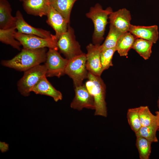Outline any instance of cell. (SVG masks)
Listing matches in <instances>:
<instances>
[{"instance_id": "obj_1", "label": "cell", "mask_w": 159, "mask_h": 159, "mask_svg": "<svg viewBox=\"0 0 159 159\" xmlns=\"http://www.w3.org/2000/svg\"><path fill=\"white\" fill-rule=\"evenodd\" d=\"M47 48L37 49L23 48L12 59L1 61L3 66L19 71H25L45 62Z\"/></svg>"}, {"instance_id": "obj_2", "label": "cell", "mask_w": 159, "mask_h": 159, "mask_svg": "<svg viewBox=\"0 0 159 159\" xmlns=\"http://www.w3.org/2000/svg\"><path fill=\"white\" fill-rule=\"evenodd\" d=\"M88 80L85 83L87 90L93 96L95 106L94 115L107 117V112L105 101L106 87L100 76L88 72Z\"/></svg>"}, {"instance_id": "obj_3", "label": "cell", "mask_w": 159, "mask_h": 159, "mask_svg": "<svg viewBox=\"0 0 159 159\" xmlns=\"http://www.w3.org/2000/svg\"><path fill=\"white\" fill-rule=\"evenodd\" d=\"M113 11L111 7L104 9L99 4L97 3L91 7L89 12L86 14V16L92 20L94 25L92 35L93 44H100L104 39L107 20L109 15Z\"/></svg>"}, {"instance_id": "obj_4", "label": "cell", "mask_w": 159, "mask_h": 159, "mask_svg": "<svg viewBox=\"0 0 159 159\" xmlns=\"http://www.w3.org/2000/svg\"><path fill=\"white\" fill-rule=\"evenodd\" d=\"M57 46L60 52L68 60L84 53L79 43L76 39L74 31L69 24L67 32L58 38Z\"/></svg>"}, {"instance_id": "obj_5", "label": "cell", "mask_w": 159, "mask_h": 159, "mask_svg": "<svg viewBox=\"0 0 159 159\" xmlns=\"http://www.w3.org/2000/svg\"><path fill=\"white\" fill-rule=\"evenodd\" d=\"M24 72L23 77L18 82L17 86L21 94L26 97L29 95L32 88L46 76L47 69L45 64H39Z\"/></svg>"}, {"instance_id": "obj_6", "label": "cell", "mask_w": 159, "mask_h": 159, "mask_svg": "<svg viewBox=\"0 0 159 159\" xmlns=\"http://www.w3.org/2000/svg\"><path fill=\"white\" fill-rule=\"evenodd\" d=\"M14 36L24 48L37 49L48 48L58 50L57 46L58 39L55 35L50 38H45L35 35L24 34L16 31Z\"/></svg>"}, {"instance_id": "obj_7", "label": "cell", "mask_w": 159, "mask_h": 159, "mask_svg": "<svg viewBox=\"0 0 159 159\" xmlns=\"http://www.w3.org/2000/svg\"><path fill=\"white\" fill-rule=\"evenodd\" d=\"M86 60L85 53L68 60L65 74L72 80L74 87L82 85L84 80L87 78L88 71L86 67Z\"/></svg>"}, {"instance_id": "obj_8", "label": "cell", "mask_w": 159, "mask_h": 159, "mask_svg": "<svg viewBox=\"0 0 159 159\" xmlns=\"http://www.w3.org/2000/svg\"><path fill=\"white\" fill-rule=\"evenodd\" d=\"M68 62V59L62 57L58 50L49 48L44 64L47 69V77L56 76L59 78L65 74Z\"/></svg>"}, {"instance_id": "obj_9", "label": "cell", "mask_w": 159, "mask_h": 159, "mask_svg": "<svg viewBox=\"0 0 159 159\" xmlns=\"http://www.w3.org/2000/svg\"><path fill=\"white\" fill-rule=\"evenodd\" d=\"M75 96L70 104V107L80 111L85 108L95 110L93 97L89 93L85 85L74 87Z\"/></svg>"}, {"instance_id": "obj_10", "label": "cell", "mask_w": 159, "mask_h": 159, "mask_svg": "<svg viewBox=\"0 0 159 159\" xmlns=\"http://www.w3.org/2000/svg\"><path fill=\"white\" fill-rule=\"evenodd\" d=\"M100 44L90 43L86 47V67L89 72L100 76L103 71L100 60Z\"/></svg>"}, {"instance_id": "obj_11", "label": "cell", "mask_w": 159, "mask_h": 159, "mask_svg": "<svg viewBox=\"0 0 159 159\" xmlns=\"http://www.w3.org/2000/svg\"><path fill=\"white\" fill-rule=\"evenodd\" d=\"M16 27L17 32L26 34L33 35L42 37L49 38L53 35L49 31L31 26L24 20L21 11L17 10L16 13Z\"/></svg>"}, {"instance_id": "obj_12", "label": "cell", "mask_w": 159, "mask_h": 159, "mask_svg": "<svg viewBox=\"0 0 159 159\" xmlns=\"http://www.w3.org/2000/svg\"><path fill=\"white\" fill-rule=\"evenodd\" d=\"M108 18L110 24L122 32H129L131 25V17L130 11L126 8L113 11L109 15Z\"/></svg>"}, {"instance_id": "obj_13", "label": "cell", "mask_w": 159, "mask_h": 159, "mask_svg": "<svg viewBox=\"0 0 159 159\" xmlns=\"http://www.w3.org/2000/svg\"><path fill=\"white\" fill-rule=\"evenodd\" d=\"M46 22L55 31V35L58 39L68 29V23L63 16L51 6L47 15Z\"/></svg>"}, {"instance_id": "obj_14", "label": "cell", "mask_w": 159, "mask_h": 159, "mask_svg": "<svg viewBox=\"0 0 159 159\" xmlns=\"http://www.w3.org/2000/svg\"><path fill=\"white\" fill-rule=\"evenodd\" d=\"M22 6L27 14L42 17L47 16L51 5L50 0H25Z\"/></svg>"}, {"instance_id": "obj_15", "label": "cell", "mask_w": 159, "mask_h": 159, "mask_svg": "<svg viewBox=\"0 0 159 159\" xmlns=\"http://www.w3.org/2000/svg\"><path fill=\"white\" fill-rule=\"evenodd\" d=\"M129 32L136 38L145 39L153 44L156 43L159 38L158 28L156 25L144 26L131 24Z\"/></svg>"}, {"instance_id": "obj_16", "label": "cell", "mask_w": 159, "mask_h": 159, "mask_svg": "<svg viewBox=\"0 0 159 159\" xmlns=\"http://www.w3.org/2000/svg\"><path fill=\"white\" fill-rule=\"evenodd\" d=\"M31 92L36 94L46 95L52 97L57 102L62 99V95L59 91L56 89L47 80L46 75L42 77L32 88Z\"/></svg>"}, {"instance_id": "obj_17", "label": "cell", "mask_w": 159, "mask_h": 159, "mask_svg": "<svg viewBox=\"0 0 159 159\" xmlns=\"http://www.w3.org/2000/svg\"><path fill=\"white\" fill-rule=\"evenodd\" d=\"M12 9L7 0H0V29L16 27V18L11 14Z\"/></svg>"}, {"instance_id": "obj_18", "label": "cell", "mask_w": 159, "mask_h": 159, "mask_svg": "<svg viewBox=\"0 0 159 159\" xmlns=\"http://www.w3.org/2000/svg\"><path fill=\"white\" fill-rule=\"evenodd\" d=\"M137 38L129 32L123 33L119 38L116 46L117 51L121 56H126L132 48Z\"/></svg>"}, {"instance_id": "obj_19", "label": "cell", "mask_w": 159, "mask_h": 159, "mask_svg": "<svg viewBox=\"0 0 159 159\" xmlns=\"http://www.w3.org/2000/svg\"><path fill=\"white\" fill-rule=\"evenodd\" d=\"M78 0H50V5L60 13L69 24L71 11L75 2Z\"/></svg>"}, {"instance_id": "obj_20", "label": "cell", "mask_w": 159, "mask_h": 159, "mask_svg": "<svg viewBox=\"0 0 159 159\" xmlns=\"http://www.w3.org/2000/svg\"><path fill=\"white\" fill-rule=\"evenodd\" d=\"M153 43L149 41L140 38H136L132 48L134 49L144 59H148L152 53Z\"/></svg>"}, {"instance_id": "obj_21", "label": "cell", "mask_w": 159, "mask_h": 159, "mask_svg": "<svg viewBox=\"0 0 159 159\" xmlns=\"http://www.w3.org/2000/svg\"><path fill=\"white\" fill-rule=\"evenodd\" d=\"M16 30V27L7 29H0V41L19 50L21 45L14 37V33Z\"/></svg>"}, {"instance_id": "obj_22", "label": "cell", "mask_w": 159, "mask_h": 159, "mask_svg": "<svg viewBox=\"0 0 159 159\" xmlns=\"http://www.w3.org/2000/svg\"><path fill=\"white\" fill-rule=\"evenodd\" d=\"M123 33L110 24L107 35L103 44L100 46V51L116 47L119 38Z\"/></svg>"}, {"instance_id": "obj_23", "label": "cell", "mask_w": 159, "mask_h": 159, "mask_svg": "<svg viewBox=\"0 0 159 159\" xmlns=\"http://www.w3.org/2000/svg\"><path fill=\"white\" fill-rule=\"evenodd\" d=\"M136 145L140 159H149L151 153L152 143L140 136H136Z\"/></svg>"}, {"instance_id": "obj_24", "label": "cell", "mask_w": 159, "mask_h": 159, "mask_svg": "<svg viewBox=\"0 0 159 159\" xmlns=\"http://www.w3.org/2000/svg\"><path fill=\"white\" fill-rule=\"evenodd\" d=\"M158 129L157 123L146 126H142L139 130L135 134L136 136L143 137L151 143L157 142L156 132Z\"/></svg>"}, {"instance_id": "obj_25", "label": "cell", "mask_w": 159, "mask_h": 159, "mask_svg": "<svg viewBox=\"0 0 159 159\" xmlns=\"http://www.w3.org/2000/svg\"><path fill=\"white\" fill-rule=\"evenodd\" d=\"M139 115L142 126H146L157 122V117L150 112L147 106L139 107Z\"/></svg>"}, {"instance_id": "obj_26", "label": "cell", "mask_w": 159, "mask_h": 159, "mask_svg": "<svg viewBox=\"0 0 159 159\" xmlns=\"http://www.w3.org/2000/svg\"><path fill=\"white\" fill-rule=\"evenodd\" d=\"M139 107L129 109L127 112L128 123L132 130L135 134L142 127L139 115Z\"/></svg>"}, {"instance_id": "obj_27", "label": "cell", "mask_w": 159, "mask_h": 159, "mask_svg": "<svg viewBox=\"0 0 159 159\" xmlns=\"http://www.w3.org/2000/svg\"><path fill=\"white\" fill-rule=\"evenodd\" d=\"M116 51V47L106 49L101 52L100 60L103 71L113 66L112 59L113 55Z\"/></svg>"}, {"instance_id": "obj_28", "label": "cell", "mask_w": 159, "mask_h": 159, "mask_svg": "<svg viewBox=\"0 0 159 159\" xmlns=\"http://www.w3.org/2000/svg\"><path fill=\"white\" fill-rule=\"evenodd\" d=\"M8 144L5 142H0V150L2 153H5L9 150Z\"/></svg>"}, {"instance_id": "obj_29", "label": "cell", "mask_w": 159, "mask_h": 159, "mask_svg": "<svg viewBox=\"0 0 159 159\" xmlns=\"http://www.w3.org/2000/svg\"><path fill=\"white\" fill-rule=\"evenodd\" d=\"M156 115L157 116V123L158 125V130L159 131V111H157L155 112Z\"/></svg>"}, {"instance_id": "obj_30", "label": "cell", "mask_w": 159, "mask_h": 159, "mask_svg": "<svg viewBox=\"0 0 159 159\" xmlns=\"http://www.w3.org/2000/svg\"><path fill=\"white\" fill-rule=\"evenodd\" d=\"M157 104H158V106L159 110V97H158V99L157 101Z\"/></svg>"}, {"instance_id": "obj_31", "label": "cell", "mask_w": 159, "mask_h": 159, "mask_svg": "<svg viewBox=\"0 0 159 159\" xmlns=\"http://www.w3.org/2000/svg\"><path fill=\"white\" fill-rule=\"evenodd\" d=\"M19 0V1H22L23 2V1H24L25 0Z\"/></svg>"}]
</instances>
